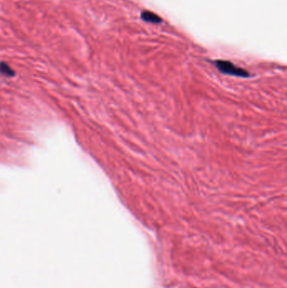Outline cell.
Segmentation results:
<instances>
[{"label":"cell","instance_id":"1","mask_svg":"<svg viewBox=\"0 0 287 288\" xmlns=\"http://www.w3.org/2000/svg\"><path fill=\"white\" fill-rule=\"evenodd\" d=\"M216 67L221 73L227 75L237 76L241 78H248L249 73L246 70L238 67L229 61L217 60L215 62Z\"/></svg>","mask_w":287,"mask_h":288},{"label":"cell","instance_id":"2","mask_svg":"<svg viewBox=\"0 0 287 288\" xmlns=\"http://www.w3.org/2000/svg\"><path fill=\"white\" fill-rule=\"evenodd\" d=\"M141 19L144 22H149V23H153V24H159L163 22V19L156 15L155 13L149 11V10H144L141 13Z\"/></svg>","mask_w":287,"mask_h":288},{"label":"cell","instance_id":"3","mask_svg":"<svg viewBox=\"0 0 287 288\" xmlns=\"http://www.w3.org/2000/svg\"><path fill=\"white\" fill-rule=\"evenodd\" d=\"M0 73L5 76H14L16 73L6 63H0Z\"/></svg>","mask_w":287,"mask_h":288}]
</instances>
